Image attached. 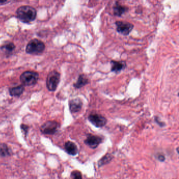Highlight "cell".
<instances>
[{
    "label": "cell",
    "instance_id": "obj_16",
    "mask_svg": "<svg viewBox=\"0 0 179 179\" xmlns=\"http://www.w3.org/2000/svg\"><path fill=\"white\" fill-rule=\"evenodd\" d=\"M112 159V156L111 154H107L106 156L102 158V159H101L99 161V162H98L99 167H102L103 165L107 164L108 163L111 161Z\"/></svg>",
    "mask_w": 179,
    "mask_h": 179
},
{
    "label": "cell",
    "instance_id": "obj_18",
    "mask_svg": "<svg viewBox=\"0 0 179 179\" xmlns=\"http://www.w3.org/2000/svg\"><path fill=\"white\" fill-rule=\"evenodd\" d=\"M71 179H82V174L78 171H74L71 174Z\"/></svg>",
    "mask_w": 179,
    "mask_h": 179
},
{
    "label": "cell",
    "instance_id": "obj_14",
    "mask_svg": "<svg viewBox=\"0 0 179 179\" xmlns=\"http://www.w3.org/2000/svg\"><path fill=\"white\" fill-rule=\"evenodd\" d=\"M24 91V87L22 85L18 86L9 89L10 94L12 96H19Z\"/></svg>",
    "mask_w": 179,
    "mask_h": 179
},
{
    "label": "cell",
    "instance_id": "obj_2",
    "mask_svg": "<svg viewBox=\"0 0 179 179\" xmlns=\"http://www.w3.org/2000/svg\"><path fill=\"white\" fill-rule=\"evenodd\" d=\"M45 49L44 43L37 39L32 40L26 46V52L28 54H37L42 53Z\"/></svg>",
    "mask_w": 179,
    "mask_h": 179
},
{
    "label": "cell",
    "instance_id": "obj_17",
    "mask_svg": "<svg viewBox=\"0 0 179 179\" xmlns=\"http://www.w3.org/2000/svg\"><path fill=\"white\" fill-rule=\"evenodd\" d=\"M15 46L14 45V44L13 43H9L6 44L5 45L3 46L2 47V49H3L4 50H5V51H12L14 49Z\"/></svg>",
    "mask_w": 179,
    "mask_h": 179
},
{
    "label": "cell",
    "instance_id": "obj_13",
    "mask_svg": "<svg viewBox=\"0 0 179 179\" xmlns=\"http://www.w3.org/2000/svg\"><path fill=\"white\" fill-rule=\"evenodd\" d=\"M65 149L67 154L71 156H76L78 153L77 145L71 141L66 142Z\"/></svg>",
    "mask_w": 179,
    "mask_h": 179
},
{
    "label": "cell",
    "instance_id": "obj_19",
    "mask_svg": "<svg viewBox=\"0 0 179 179\" xmlns=\"http://www.w3.org/2000/svg\"><path fill=\"white\" fill-rule=\"evenodd\" d=\"M21 129L23 130V132L25 134H27L28 130H29V127L25 125H21Z\"/></svg>",
    "mask_w": 179,
    "mask_h": 179
},
{
    "label": "cell",
    "instance_id": "obj_20",
    "mask_svg": "<svg viewBox=\"0 0 179 179\" xmlns=\"http://www.w3.org/2000/svg\"><path fill=\"white\" fill-rule=\"evenodd\" d=\"M158 159L160 161H163L165 160V157L164 156H163L162 154H160L158 156Z\"/></svg>",
    "mask_w": 179,
    "mask_h": 179
},
{
    "label": "cell",
    "instance_id": "obj_3",
    "mask_svg": "<svg viewBox=\"0 0 179 179\" xmlns=\"http://www.w3.org/2000/svg\"><path fill=\"white\" fill-rule=\"evenodd\" d=\"M38 80V74L33 71H26L20 77L21 82L25 86H32L35 84Z\"/></svg>",
    "mask_w": 179,
    "mask_h": 179
},
{
    "label": "cell",
    "instance_id": "obj_4",
    "mask_svg": "<svg viewBox=\"0 0 179 179\" xmlns=\"http://www.w3.org/2000/svg\"><path fill=\"white\" fill-rule=\"evenodd\" d=\"M60 78V74L57 71H51L49 74L46 80V86L49 91H54L56 89Z\"/></svg>",
    "mask_w": 179,
    "mask_h": 179
},
{
    "label": "cell",
    "instance_id": "obj_11",
    "mask_svg": "<svg viewBox=\"0 0 179 179\" xmlns=\"http://www.w3.org/2000/svg\"><path fill=\"white\" fill-rule=\"evenodd\" d=\"M128 7L123 5L119 3L118 2H116L113 6V13L115 16L118 17H121L122 15L124 14L128 11Z\"/></svg>",
    "mask_w": 179,
    "mask_h": 179
},
{
    "label": "cell",
    "instance_id": "obj_15",
    "mask_svg": "<svg viewBox=\"0 0 179 179\" xmlns=\"http://www.w3.org/2000/svg\"><path fill=\"white\" fill-rule=\"evenodd\" d=\"M11 154V151L9 147L5 144L0 145V156H10Z\"/></svg>",
    "mask_w": 179,
    "mask_h": 179
},
{
    "label": "cell",
    "instance_id": "obj_1",
    "mask_svg": "<svg viewBox=\"0 0 179 179\" xmlns=\"http://www.w3.org/2000/svg\"><path fill=\"white\" fill-rule=\"evenodd\" d=\"M17 16L24 23H29L33 21L36 17L37 12L34 8L30 6H22L16 11Z\"/></svg>",
    "mask_w": 179,
    "mask_h": 179
},
{
    "label": "cell",
    "instance_id": "obj_8",
    "mask_svg": "<svg viewBox=\"0 0 179 179\" xmlns=\"http://www.w3.org/2000/svg\"><path fill=\"white\" fill-rule=\"evenodd\" d=\"M83 102L80 98H76L71 100L69 102V110L71 113H77L82 109Z\"/></svg>",
    "mask_w": 179,
    "mask_h": 179
},
{
    "label": "cell",
    "instance_id": "obj_5",
    "mask_svg": "<svg viewBox=\"0 0 179 179\" xmlns=\"http://www.w3.org/2000/svg\"><path fill=\"white\" fill-rule=\"evenodd\" d=\"M115 25L117 32L124 36L129 35L134 28V24L123 21H117L115 22Z\"/></svg>",
    "mask_w": 179,
    "mask_h": 179
},
{
    "label": "cell",
    "instance_id": "obj_10",
    "mask_svg": "<svg viewBox=\"0 0 179 179\" xmlns=\"http://www.w3.org/2000/svg\"><path fill=\"white\" fill-rule=\"evenodd\" d=\"M102 142V139L97 136L91 135L88 136L85 140V143L90 148L95 149Z\"/></svg>",
    "mask_w": 179,
    "mask_h": 179
},
{
    "label": "cell",
    "instance_id": "obj_6",
    "mask_svg": "<svg viewBox=\"0 0 179 179\" xmlns=\"http://www.w3.org/2000/svg\"><path fill=\"white\" fill-rule=\"evenodd\" d=\"M59 127L60 125L58 122L55 121H49L42 125L40 130L43 134H53L57 132Z\"/></svg>",
    "mask_w": 179,
    "mask_h": 179
},
{
    "label": "cell",
    "instance_id": "obj_12",
    "mask_svg": "<svg viewBox=\"0 0 179 179\" xmlns=\"http://www.w3.org/2000/svg\"><path fill=\"white\" fill-rule=\"evenodd\" d=\"M89 79L84 74H80L77 79V82L74 84V87L76 89H81L87 85L89 83Z\"/></svg>",
    "mask_w": 179,
    "mask_h": 179
},
{
    "label": "cell",
    "instance_id": "obj_7",
    "mask_svg": "<svg viewBox=\"0 0 179 179\" xmlns=\"http://www.w3.org/2000/svg\"><path fill=\"white\" fill-rule=\"evenodd\" d=\"M88 120L97 128H101L106 125L107 120L105 117L98 114H91L88 116Z\"/></svg>",
    "mask_w": 179,
    "mask_h": 179
},
{
    "label": "cell",
    "instance_id": "obj_9",
    "mask_svg": "<svg viewBox=\"0 0 179 179\" xmlns=\"http://www.w3.org/2000/svg\"><path fill=\"white\" fill-rule=\"evenodd\" d=\"M111 72L115 73V74H119L121 71L125 69L127 67V64L125 61H117L112 60L110 62Z\"/></svg>",
    "mask_w": 179,
    "mask_h": 179
}]
</instances>
